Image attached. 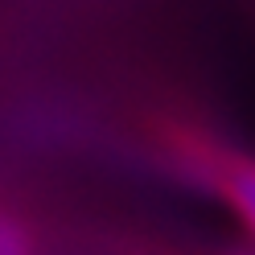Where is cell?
Listing matches in <instances>:
<instances>
[{"mask_svg": "<svg viewBox=\"0 0 255 255\" xmlns=\"http://www.w3.org/2000/svg\"><path fill=\"white\" fill-rule=\"evenodd\" d=\"M0 255H29V239L21 231V222L17 218H4V239H0Z\"/></svg>", "mask_w": 255, "mask_h": 255, "instance_id": "cell-2", "label": "cell"}, {"mask_svg": "<svg viewBox=\"0 0 255 255\" xmlns=\"http://www.w3.org/2000/svg\"><path fill=\"white\" fill-rule=\"evenodd\" d=\"M202 189L206 194H218L255 239V156L239 152V148H231L227 140H222L214 148V156H210Z\"/></svg>", "mask_w": 255, "mask_h": 255, "instance_id": "cell-1", "label": "cell"}]
</instances>
